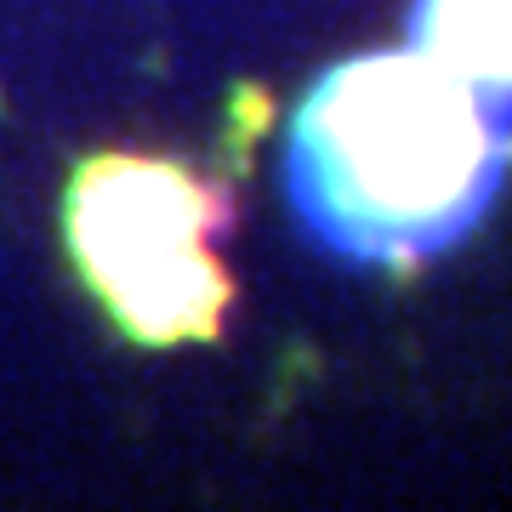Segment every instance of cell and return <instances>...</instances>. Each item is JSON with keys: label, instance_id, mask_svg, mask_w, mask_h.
<instances>
[{"label": "cell", "instance_id": "cell-3", "mask_svg": "<svg viewBox=\"0 0 512 512\" xmlns=\"http://www.w3.org/2000/svg\"><path fill=\"white\" fill-rule=\"evenodd\" d=\"M410 46L512 126V0H410Z\"/></svg>", "mask_w": 512, "mask_h": 512}, {"label": "cell", "instance_id": "cell-2", "mask_svg": "<svg viewBox=\"0 0 512 512\" xmlns=\"http://www.w3.org/2000/svg\"><path fill=\"white\" fill-rule=\"evenodd\" d=\"M228 228V188L154 154H92L63 194L74 268L137 348H183L222 330L234 302L217 256Z\"/></svg>", "mask_w": 512, "mask_h": 512}, {"label": "cell", "instance_id": "cell-1", "mask_svg": "<svg viewBox=\"0 0 512 512\" xmlns=\"http://www.w3.org/2000/svg\"><path fill=\"white\" fill-rule=\"evenodd\" d=\"M512 171V126L416 46L330 63L285 131L302 234L353 268H416L473 234Z\"/></svg>", "mask_w": 512, "mask_h": 512}]
</instances>
